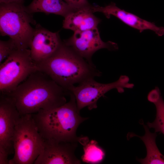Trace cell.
<instances>
[{"label":"cell","instance_id":"obj_1","mask_svg":"<svg viewBox=\"0 0 164 164\" xmlns=\"http://www.w3.org/2000/svg\"><path fill=\"white\" fill-rule=\"evenodd\" d=\"M9 94L20 115L49 110L67 102L69 91L58 84L44 72L32 73Z\"/></svg>","mask_w":164,"mask_h":164},{"label":"cell","instance_id":"obj_2","mask_svg":"<svg viewBox=\"0 0 164 164\" xmlns=\"http://www.w3.org/2000/svg\"><path fill=\"white\" fill-rule=\"evenodd\" d=\"M36 64L38 70L67 90L75 84L102 75L93 63L79 55L64 42H61L50 57Z\"/></svg>","mask_w":164,"mask_h":164},{"label":"cell","instance_id":"obj_3","mask_svg":"<svg viewBox=\"0 0 164 164\" xmlns=\"http://www.w3.org/2000/svg\"><path fill=\"white\" fill-rule=\"evenodd\" d=\"M63 105L50 110H41L32 114L38 130L44 140L80 142L83 137L77 135L80 125L88 118L81 117L73 95Z\"/></svg>","mask_w":164,"mask_h":164},{"label":"cell","instance_id":"obj_4","mask_svg":"<svg viewBox=\"0 0 164 164\" xmlns=\"http://www.w3.org/2000/svg\"><path fill=\"white\" fill-rule=\"evenodd\" d=\"M32 13L24 3H0V32L8 36L18 49H28L35 25Z\"/></svg>","mask_w":164,"mask_h":164},{"label":"cell","instance_id":"obj_5","mask_svg":"<svg viewBox=\"0 0 164 164\" xmlns=\"http://www.w3.org/2000/svg\"><path fill=\"white\" fill-rule=\"evenodd\" d=\"M14 155L9 164H32L42 152L44 139L31 114L20 115L13 138Z\"/></svg>","mask_w":164,"mask_h":164},{"label":"cell","instance_id":"obj_6","mask_svg":"<svg viewBox=\"0 0 164 164\" xmlns=\"http://www.w3.org/2000/svg\"><path fill=\"white\" fill-rule=\"evenodd\" d=\"M38 70L28 49H17L0 64V93L9 94L32 73Z\"/></svg>","mask_w":164,"mask_h":164},{"label":"cell","instance_id":"obj_7","mask_svg":"<svg viewBox=\"0 0 164 164\" xmlns=\"http://www.w3.org/2000/svg\"><path fill=\"white\" fill-rule=\"evenodd\" d=\"M129 77L126 75H121L116 81L108 84L101 83L92 78L67 90L74 96L79 111L85 107L90 110L97 108L98 100L110 90L116 89L122 93L124 88H132L134 84L129 83Z\"/></svg>","mask_w":164,"mask_h":164},{"label":"cell","instance_id":"obj_8","mask_svg":"<svg viewBox=\"0 0 164 164\" xmlns=\"http://www.w3.org/2000/svg\"><path fill=\"white\" fill-rule=\"evenodd\" d=\"M20 116L11 96L0 93V164H9L8 156L14 153L13 138Z\"/></svg>","mask_w":164,"mask_h":164},{"label":"cell","instance_id":"obj_9","mask_svg":"<svg viewBox=\"0 0 164 164\" xmlns=\"http://www.w3.org/2000/svg\"><path fill=\"white\" fill-rule=\"evenodd\" d=\"M64 43L78 54L91 63L92 55L97 50L104 48L115 50L118 48V45L114 43L103 42L97 27L74 32L72 36Z\"/></svg>","mask_w":164,"mask_h":164},{"label":"cell","instance_id":"obj_10","mask_svg":"<svg viewBox=\"0 0 164 164\" xmlns=\"http://www.w3.org/2000/svg\"><path fill=\"white\" fill-rule=\"evenodd\" d=\"M78 142L44 139L43 149L34 164H81L75 153Z\"/></svg>","mask_w":164,"mask_h":164},{"label":"cell","instance_id":"obj_11","mask_svg":"<svg viewBox=\"0 0 164 164\" xmlns=\"http://www.w3.org/2000/svg\"><path fill=\"white\" fill-rule=\"evenodd\" d=\"M61 42L57 33L37 24L29 43L32 59L36 63L46 60L56 50Z\"/></svg>","mask_w":164,"mask_h":164},{"label":"cell","instance_id":"obj_12","mask_svg":"<svg viewBox=\"0 0 164 164\" xmlns=\"http://www.w3.org/2000/svg\"><path fill=\"white\" fill-rule=\"evenodd\" d=\"M91 9L94 13H103L107 18L113 15L117 17L124 23L138 30L141 32L146 30H150L158 36L164 35V28L156 26L153 22L143 19L132 13L128 12L118 7L115 4L112 3L106 6H91Z\"/></svg>","mask_w":164,"mask_h":164},{"label":"cell","instance_id":"obj_13","mask_svg":"<svg viewBox=\"0 0 164 164\" xmlns=\"http://www.w3.org/2000/svg\"><path fill=\"white\" fill-rule=\"evenodd\" d=\"M91 5L68 13L63 22V27L74 32L83 31L97 27L100 20L93 14Z\"/></svg>","mask_w":164,"mask_h":164},{"label":"cell","instance_id":"obj_14","mask_svg":"<svg viewBox=\"0 0 164 164\" xmlns=\"http://www.w3.org/2000/svg\"><path fill=\"white\" fill-rule=\"evenodd\" d=\"M29 12L53 14L65 17L77 10L70 6L63 0H33L27 6Z\"/></svg>","mask_w":164,"mask_h":164},{"label":"cell","instance_id":"obj_15","mask_svg":"<svg viewBox=\"0 0 164 164\" xmlns=\"http://www.w3.org/2000/svg\"><path fill=\"white\" fill-rule=\"evenodd\" d=\"M145 134L142 136L131 134L132 137L137 136L140 138L145 145L147 155L144 159H138V161L143 164H164V155L159 150L155 142L157 135L156 132L152 133L147 125L143 124Z\"/></svg>","mask_w":164,"mask_h":164},{"label":"cell","instance_id":"obj_16","mask_svg":"<svg viewBox=\"0 0 164 164\" xmlns=\"http://www.w3.org/2000/svg\"><path fill=\"white\" fill-rule=\"evenodd\" d=\"M147 97L149 101L155 105L156 112L155 120L148 122L147 126L149 128H153L155 132H159L164 135V101L159 88L156 87L152 90Z\"/></svg>","mask_w":164,"mask_h":164},{"label":"cell","instance_id":"obj_17","mask_svg":"<svg viewBox=\"0 0 164 164\" xmlns=\"http://www.w3.org/2000/svg\"><path fill=\"white\" fill-rule=\"evenodd\" d=\"M83 146L84 154L81 157L83 162L94 164L100 163L103 160L105 152L98 145L96 141L91 140Z\"/></svg>","mask_w":164,"mask_h":164},{"label":"cell","instance_id":"obj_18","mask_svg":"<svg viewBox=\"0 0 164 164\" xmlns=\"http://www.w3.org/2000/svg\"><path fill=\"white\" fill-rule=\"evenodd\" d=\"M18 49L14 41L10 38L6 41L0 40V63L14 51Z\"/></svg>","mask_w":164,"mask_h":164},{"label":"cell","instance_id":"obj_19","mask_svg":"<svg viewBox=\"0 0 164 164\" xmlns=\"http://www.w3.org/2000/svg\"><path fill=\"white\" fill-rule=\"evenodd\" d=\"M63 0L75 9H77L90 5L87 0Z\"/></svg>","mask_w":164,"mask_h":164},{"label":"cell","instance_id":"obj_20","mask_svg":"<svg viewBox=\"0 0 164 164\" xmlns=\"http://www.w3.org/2000/svg\"><path fill=\"white\" fill-rule=\"evenodd\" d=\"M25 0H0V3H24Z\"/></svg>","mask_w":164,"mask_h":164}]
</instances>
